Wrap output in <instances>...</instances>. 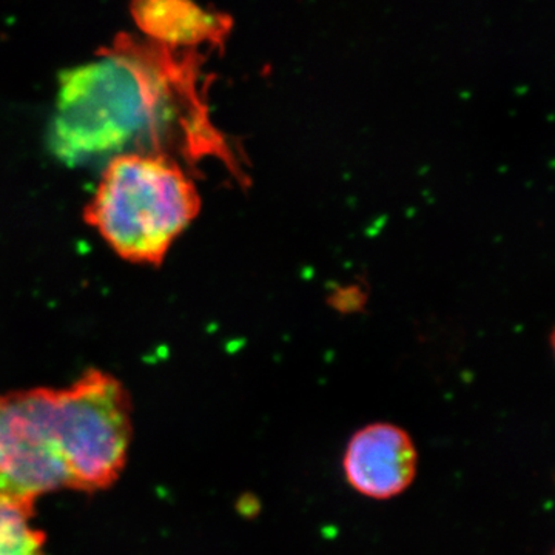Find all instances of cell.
<instances>
[{
  "label": "cell",
  "instance_id": "obj_1",
  "mask_svg": "<svg viewBox=\"0 0 555 555\" xmlns=\"http://www.w3.org/2000/svg\"><path fill=\"white\" fill-rule=\"evenodd\" d=\"M50 145L73 167L129 153L233 160L201 100L196 61L131 38L61 76Z\"/></svg>",
  "mask_w": 555,
  "mask_h": 555
},
{
  "label": "cell",
  "instance_id": "obj_2",
  "mask_svg": "<svg viewBox=\"0 0 555 555\" xmlns=\"http://www.w3.org/2000/svg\"><path fill=\"white\" fill-rule=\"evenodd\" d=\"M131 434L129 393L107 372H86L62 389L0 393V502L35 514L50 492L109 488Z\"/></svg>",
  "mask_w": 555,
  "mask_h": 555
},
{
  "label": "cell",
  "instance_id": "obj_3",
  "mask_svg": "<svg viewBox=\"0 0 555 555\" xmlns=\"http://www.w3.org/2000/svg\"><path fill=\"white\" fill-rule=\"evenodd\" d=\"M199 214V195L177 159L129 153L105 164L87 222L120 258L159 264Z\"/></svg>",
  "mask_w": 555,
  "mask_h": 555
},
{
  "label": "cell",
  "instance_id": "obj_4",
  "mask_svg": "<svg viewBox=\"0 0 555 555\" xmlns=\"http://www.w3.org/2000/svg\"><path fill=\"white\" fill-rule=\"evenodd\" d=\"M343 470L358 494L378 502L396 499L411 488L418 470L414 438L393 423H369L347 441Z\"/></svg>",
  "mask_w": 555,
  "mask_h": 555
},
{
  "label": "cell",
  "instance_id": "obj_5",
  "mask_svg": "<svg viewBox=\"0 0 555 555\" xmlns=\"http://www.w3.org/2000/svg\"><path fill=\"white\" fill-rule=\"evenodd\" d=\"M131 16L153 43L169 50H190L204 43L221 46L233 24L225 14L177 0L133 3Z\"/></svg>",
  "mask_w": 555,
  "mask_h": 555
},
{
  "label": "cell",
  "instance_id": "obj_6",
  "mask_svg": "<svg viewBox=\"0 0 555 555\" xmlns=\"http://www.w3.org/2000/svg\"><path fill=\"white\" fill-rule=\"evenodd\" d=\"M35 516L0 502V555H49L47 537L31 525Z\"/></svg>",
  "mask_w": 555,
  "mask_h": 555
},
{
  "label": "cell",
  "instance_id": "obj_7",
  "mask_svg": "<svg viewBox=\"0 0 555 555\" xmlns=\"http://www.w3.org/2000/svg\"><path fill=\"white\" fill-rule=\"evenodd\" d=\"M550 343H551V349H553L554 358H555V327L553 328V332H551Z\"/></svg>",
  "mask_w": 555,
  "mask_h": 555
},
{
  "label": "cell",
  "instance_id": "obj_8",
  "mask_svg": "<svg viewBox=\"0 0 555 555\" xmlns=\"http://www.w3.org/2000/svg\"><path fill=\"white\" fill-rule=\"evenodd\" d=\"M551 555H555V551H554V553H553V554H551Z\"/></svg>",
  "mask_w": 555,
  "mask_h": 555
}]
</instances>
